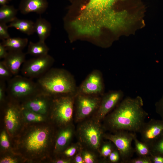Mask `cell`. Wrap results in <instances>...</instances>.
<instances>
[{
    "label": "cell",
    "instance_id": "4",
    "mask_svg": "<svg viewBox=\"0 0 163 163\" xmlns=\"http://www.w3.org/2000/svg\"><path fill=\"white\" fill-rule=\"evenodd\" d=\"M105 130L100 121L94 118L86 120L79 125L78 137L81 143L91 150L100 152Z\"/></svg>",
    "mask_w": 163,
    "mask_h": 163
},
{
    "label": "cell",
    "instance_id": "24",
    "mask_svg": "<svg viewBox=\"0 0 163 163\" xmlns=\"http://www.w3.org/2000/svg\"><path fill=\"white\" fill-rule=\"evenodd\" d=\"M133 141L135 145V151L138 156H149L151 152L149 146L145 143L139 141L135 135Z\"/></svg>",
    "mask_w": 163,
    "mask_h": 163
},
{
    "label": "cell",
    "instance_id": "35",
    "mask_svg": "<svg viewBox=\"0 0 163 163\" xmlns=\"http://www.w3.org/2000/svg\"><path fill=\"white\" fill-rule=\"evenodd\" d=\"M155 111L163 120V95L160 99L155 103Z\"/></svg>",
    "mask_w": 163,
    "mask_h": 163
},
{
    "label": "cell",
    "instance_id": "28",
    "mask_svg": "<svg viewBox=\"0 0 163 163\" xmlns=\"http://www.w3.org/2000/svg\"><path fill=\"white\" fill-rule=\"evenodd\" d=\"M14 75L4 63L3 60L0 62V80L8 81Z\"/></svg>",
    "mask_w": 163,
    "mask_h": 163
},
{
    "label": "cell",
    "instance_id": "42",
    "mask_svg": "<svg viewBox=\"0 0 163 163\" xmlns=\"http://www.w3.org/2000/svg\"><path fill=\"white\" fill-rule=\"evenodd\" d=\"M11 0H0V5L1 6L7 5Z\"/></svg>",
    "mask_w": 163,
    "mask_h": 163
},
{
    "label": "cell",
    "instance_id": "29",
    "mask_svg": "<svg viewBox=\"0 0 163 163\" xmlns=\"http://www.w3.org/2000/svg\"><path fill=\"white\" fill-rule=\"evenodd\" d=\"M82 155L84 163H94L97 161L95 154L89 150L82 149Z\"/></svg>",
    "mask_w": 163,
    "mask_h": 163
},
{
    "label": "cell",
    "instance_id": "17",
    "mask_svg": "<svg viewBox=\"0 0 163 163\" xmlns=\"http://www.w3.org/2000/svg\"><path fill=\"white\" fill-rule=\"evenodd\" d=\"M48 6L47 0H21L19 10L23 14L31 12L41 14L46 11Z\"/></svg>",
    "mask_w": 163,
    "mask_h": 163
},
{
    "label": "cell",
    "instance_id": "9",
    "mask_svg": "<svg viewBox=\"0 0 163 163\" xmlns=\"http://www.w3.org/2000/svg\"><path fill=\"white\" fill-rule=\"evenodd\" d=\"M54 62L53 58L48 54L26 60L22 66L21 73L27 78H38L51 68Z\"/></svg>",
    "mask_w": 163,
    "mask_h": 163
},
{
    "label": "cell",
    "instance_id": "13",
    "mask_svg": "<svg viewBox=\"0 0 163 163\" xmlns=\"http://www.w3.org/2000/svg\"><path fill=\"white\" fill-rule=\"evenodd\" d=\"M53 98L40 92L23 102L21 106L23 108L43 115L50 110Z\"/></svg>",
    "mask_w": 163,
    "mask_h": 163
},
{
    "label": "cell",
    "instance_id": "18",
    "mask_svg": "<svg viewBox=\"0 0 163 163\" xmlns=\"http://www.w3.org/2000/svg\"><path fill=\"white\" fill-rule=\"evenodd\" d=\"M74 133V127L71 124L66 125L61 130L57 136L54 148L55 151L59 152L64 149L72 139Z\"/></svg>",
    "mask_w": 163,
    "mask_h": 163
},
{
    "label": "cell",
    "instance_id": "15",
    "mask_svg": "<svg viewBox=\"0 0 163 163\" xmlns=\"http://www.w3.org/2000/svg\"><path fill=\"white\" fill-rule=\"evenodd\" d=\"M18 102L12 99L8 103L5 108V122L8 131L13 133L17 129L19 123L18 116L20 110L22 108Z\"/></svg>",
    "mask_w": 163,
    "mask_h": 163
},
{
    "label": "cell",
    "instance_id": "20",
    "mask_svg": "<svg viewBox=\"0 0 163 163\" xmlns=\"http://www.w3.org/2000/svg\"><path fill=\"white\" fill-rule=\"evenodd\" d=\"M34 25V22L31 20L16 18L8 26V28L14 27L28 35H30L35 33Z\"/></svg>",
    "mask_w": 163,
    "mask_h": 163
},
{
    "label": "cell",
    "instance_id": "12",
    "mask_svg": "<svg viewBox=\"0 0 163 163\" xmlns=\"http://www.w3.org/2000/svg\"><path fill=\"white\" fill-rule=\"evenodd\" d=\"M123 91L121 90L110 91L104 94L94 118L100 121L115 108L123 99Z\"/></svg>",
    "mask_w": 163,
    "mask_h": 163
},
{
    "label": "cell",
    "instance_id": "41",
    "mask_svg": "<svg viewBox=\"0 0 163 163\" xmlns=\"http://www.w3.org/2000/svg\"><path fill=\"white\" fill-rule=\"evenodd\" d=\"M73 162V160L70 158L67 159H59L54 161L56 163H70Z\"/></svg>",
    "mask_w": 163,
    "mask_h": 163
},
{
    "label": "cell",
    "instance_id": "23",
    "mask_svg": "<svg viewBox=\"0 0 163 163\" xmlns=\"http://www.w3.org/2000/svg\"><path fill=\"white\" fill-rule=\"evenodd\" d=\"M18 10L13 5H7L1 6L0 8V22L7 24L10 23L16 18Z\"/></svg>",
    "mask_w": 163,
    "mask_h": 163
},
{
    "label": "cell",
    "instance_id": "7",
    "mask_svg": "<svg viewBox=\"0 0 163 163\" xmlns=\"http://www.w3.org/2000/svg\"><path fill=\"white\" fill-rule=\"evenodd\" d=\"M76 93L53 97L50 110L59 124L66 126L72 121Z\"/></svg>",
    "mask_w": 163,
    "mask_h": 163
},
{
    "label": "cell",
    "instance_id": "1",
    "mask_svg": "<svg viewBox=\"0 0 163 163\" xmlns=\"http://www.w3.org/2000/svg\"><path fill=\"white\" fill-rule=\"evenodd\" d=\"M143 106L140 96L123 99L104 119L105 130L113 133L121 130L139 133L148 115Z\"/></svg>",
    "mask_w": 163,
    "mask_h": 163
},
{
    "label": "cell",
    "instance_id": "10",
    "mask_svg": "<svg viewBox=\"0 0 163 163\" xmlns=\"http://www.w3.org/2000/svg\"><path fill=\"white\" fill-rule=\"evenodd\" d=\"M101 97L100 95L76 93L75 98L76 120L82 121L96 112L100 104Z\"/></svg>",
    "mask_w": 163,
    "mask_h": 163
},
{
    "label": "cell",
    "instance_id": "25",
    "mask_svg": "<svg viewBox=\"0 0 163 163\" xmlns=\"http://www.w3.org/2000/svg\"><path fill=\"white\" fill-rule=\"evenodd\" d=\"M22 112L25 119L29 122H38L43 121L44 118L41 115L22 107Z\"/></svg>",
    "mask_w": 163,
    "mask_h": 163
},
{
    "label": "cell",
    "instance_id": "26",
    "mask_svg": "<svg viewBox=\"0 0 163 163\" xmlns=\"http://www.w3.org/2000/svg\"><path fill=\"white\" fill-rule=\"evenodd\" d=\"M149 146L152 153L163 155V135Z\"/></svg>",
    "mask_w": 163,
    "mask_h": 163
},
{
    "label": "cell",
    "instance_id": "34",
    "mask_svg": "<svg viewBox=\"0 0 163 163\" xmlns=\"http://www.w3.org/2000/svg\"><path fill=\"white\" fill-rule=\"evenodd\" d=\"M127 163H152L149 156H138L131 159Z\"/></svg>",
    "mask_w": 163,
    "mask_h": 163
},
{
    "label": "cell",
    "instance_id": "40",
    "mask_svg": "<svg viewBox=\"0 0 163 163\" xmlns=\"http://www.w3.org/2000/svg\"><path fill=\"white\" fill-rule=\"evenodd\" d=\"M17 162V159L10 156L4 157L0 161V163H16Z\"/></svg>",
    "mask_w": 163,
    "mask_h": 163
},
{
    "label": "cell",
    "instance_id": "32",
    "mask_svg": "<svg viewBox=\"0 0 163 163\" xmlns=\"http://www.w3.org/2000/svg\"><path fill=\"white\" fill-rule=\"evenodd\" d=\"M108 161L110 163H115L121 161V158L119 152L115 148L111 153L108 157Z\"/></svg>",
    "mask_w": 163,
    "mask_h": 163
},
{
    "label": "cell",
    "instance_id": "21",
    "mask_svg": "<svg viewBox=\"0 0 163 163\" xmlns=\"http://www.w3.org/2000/svg\"><path fill=\"white\" fill-rule=\"evenodd\" d=\"M49 50L45 42L39 41L34 43L30 41L28 44L27 54L36 57L41 56L48 54Z\"/></svg>",
    "mask_w": 163,
    "mask_h": 163
},
{
    "label": "cell",
    "instance_id": "11",
    "mask_svg": "<svg viewBox=\"0 0 163 163\" xmlns=\"http://www.w3.org/2000/svg\"><path fill=\"white\" fill-rule=\"evenodd\" d=\"M104 87L101 72L98 70L91 72L77 88V94L103 95Z\"/></svg>",
    "mask_w": 163,
    "mask_h": 163
},
{
    "label": "cell",
    "instance_id": "22",
    "mask_svg": "<svg viewBox=\"0 0 163 163\" xmlns=\"http://www.w3.org/2000/svg\"><path fill=\"white\" fill-rule=\"evenodd\" d=\"M2 43L6 48L8 50H22L27 45L28 39L19 37H10L8 39L2 40Z\"/></svg>",
    "mask_w": 163,
    "mask_h": 163
},
{
    "label": "cell",
    "instance_id": "31",
    "mask_svg": "<svg viewBox=\"0 0 163 163\" xmlns=\"http://www.w3.org/2000/svg\"><path fill=\"white\" fill-rule=\"evenodd\" d=\"M8 28L6 24L0 22V39L2 41L10 37L8 32Z\"/></svg>",
    "mask_w": 163,
    "mask_h": 163
},
{
    "label": "cell",
    "instance_id": "5",
    "mask_svg": "<svg viewBox=\"0 0 163 163\" xmlns=\"http://www.w3.org/2000/svg\"><path fill=\"white\" fill-rule=\"evenodd\" d=\"M7 92L11 99L24 102L40 91L33 79L18 75L8 81Z\"/></svg>",
    "mask_w": 163,
    "mask_h": 163
},
{
    "label": "cell",
    "instance_id": "19",
    "mask_svg": "<svg viewBox=\"0 0 163 163\" xmlns=\"http://www.w3.org/2000/svg\"><path fill=\"white\" fill-rule=\"evenodd\" d=\"M34 27L35 33L37 34L39 41L45 42L50 33L51 27L50 22L40 17L34 22Z\"/></svg>",
    "mask_w": 163,
    "mask_h": 163
},
{
    "label": "cell",
    "instance_id": "39",
    "mask_svg": "<svg viewBox=\"0 0 163 163\" xmlns=\"http://www.w3.org/2000/svg\"><path fill=\"white\" fill-rule=\"evenodd\" d=\"M8 50L1 43H0V59H5L7 55Z\"/></svg>",
    "mask_w": 163,
    "mask_h": 163
},
{
    "label": "cell",
    "instance_id": "37",
    "mask_svg": "<svg viewBox=\"0 0 163 163\" xmlns=\"http://www.w3.org/2000/svg\"><path fill=\"white\" fill-rule=\"evenodd\" d=\"M152 163H163V155L151 153L149 156Z\"/></svg>",
    "mask_w": 163,
    "mask_h": 163
},
{
    "label": "cell",
    "instance_id": "2",
    "mask_svg": "<svg viewBox=\"0 0 163 163\" xmlns=\"http://www.w3.org/2000/svg\"><path fill=\"white\" fill-rule=\"evenodd\" d=\"M36 82L40 92L52 97L77 93L73 76L64 69L51 68L38 78Z\"/></svg>",
    "mask_w": 163,
    "mask_h": 163
},
{
    "label": "cell",
    "instance_id": "8",
    "mask_svg": "<svg viewBox=\"0 0 163 163\" xmlns=\"http://www.w3.org/2000/svg\"><path fill=\"white\" fill-rule=\"evenodd\" d=\"M136 133L125 130L119 131L113 134L104 133V138L111 141L118 150L120 162L127 163L135 152L132 145Z\"/></svg>",
    "mask_w": 163,
    "mask_h": 163
},
{
    "label": "cell",
    "instance_id": "36",
    "mask_svg": "<svg viewBox=\"0 0 163 163\" xmlns=\"http://www.w3.org/2000/svg\"><path fill=\"white\" fill-rule=\"evenodd\" d=\"M5 81L0 80V101L1 103L4 102L5 93L7 91Z\"/></svg>",
    "mask_w": 163,
    "mask_h": 163
},
{
    "label": "cell",
    "instance_id": "6",
    "mask_svg": "<svg viewBox=\"0 0 163 163\" xmlns=\"http://www.w3.org/2000/svg\"><path fill=\"white\" fill-rule=\"evenodd\" d=\"M50 132L46 127H40L30 130L25 136L22 145L28 153L37 155L47 148L50 142Z\"/></svg>",
    "mask_w": 163,
    "mask_h": 163
},
{
    "label": "cell",
    "instance_id": "33",
    "mask_svg": "<svg viewBox=\"0 0 163 163\" xmlns=\"http://www.w3.org/2000/svg\"><path fill=\"white\" fill-rule=\"evenodd\" d=\"M0 145L3 149H8L10 146L9 142L6 132L3 131L1 133L0 137Z\"/></svg>",
    "mask_w": 163,
    "mask_h": 163
},
{
    "label": "cell",
    "instance_id": "30",
    "mask_svg": "<svg viewBox=\"0 0 163 163\" xmlns=\"http://www.w3.org/2000/svg\"><path fill=\"white\" fill-rule=\"evenodd\" d=\"M81 147V144L80 143L74 144L66 149L63 154L67 157H72L75 155Z\"/></svg>",
    "mask_w": 163,
    "mask_h": 163
},
{
    "label": "cell",
    "instance_id": "14",
    "mask_svg": "<svg viewBox=\"0 0 163 163\" xmlns=\"http://www.w3.org/2000/svg\"><path fill=\"white\" fill-rule=\"evenodd\" d=\"M139 133L142 141L149 145L163 135V120L152 119L145 122Z\"/></svg>",
    "mask_w": 163,
    "mask_h": 163
},
{
    "label": "cell",
    "instance_id": "27",
    "mask_svg": "<svg viewBox=\"0 0 163 163\" xmlns=\"http://www.w3.org/2000/svg\"><path fill=\"white\" fill-rule=\"evenodd\" d=\"M114 145L110 141L102 143L101 146L100 153L101 156L104 159L108 158L112 151L115 148Z\"/></svg>",
    "mask_w": 163,
    "mask_h": 163
},
{
    "label": "cell",
    "instance_id": "3",
    "mask_svg": "<svg viewBox=\"0 0 163 163\" xmlns=\"http://www.w3.org/2000/svg\"><path fill=\"white\" fill-rule=\"evenodd\" d=\"M69 0L72 6L79 9V16L82 20L90 24H98L115 11L114 8L117 3L125 0Z\"/></svg>",
    "mask_w": 163,
    "mask_h": 163
},
{
    "label": "cell",
    "instance_id": "38",
    "mask_svg": "<svg viewBox=\"0 0 163 163\" xmlns=\"http://www.w3.org/2000/svg\"><path fill=\"white\" fill-rule=\"evenodd\" d=\"M82 147L75 155L73 162L75 163H84L82 155Z\"/></svg>",
    "mask_w": 163,
    "mask_h": 163
},
{
    "label": "cell",
    "instance_id": "16",
    "mask_svg": "<svg viewBox=\"0 0 163 163\" xmlns=\"http://www.w3.org/2000/svg\"><path fill=\"white\" fill-rule=\"evenodd\" d=\"M26 54L22 50H8L7 55L3 61L14 76L18 75L21 67L26 60Z\"/></svg>",
    "mask_w": 163,
    "mask_h": 163
}]
</instances>
